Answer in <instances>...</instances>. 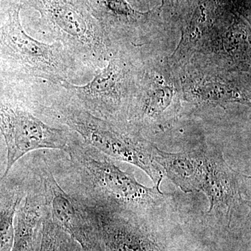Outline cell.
<instances>
[{
	"label": "cell",
	"mask_w": 251,
	"mask_h": 251,
	"mask_svg": "<svg viewBox=\"0 0 251 251\" xmlns=\"http://www.w3.org/2000/svg\"><path fill=\"white\" fill-rule=\"evenodd\" d=\"M206 148L183 152H166L153 146V161L163 173L184 193L201 191L204 176Z\"/></svg>",
	"instance_id": "8fae6325"
},
{
	"label": "cell",
	"mask_w": 251,
	"mask_h": 251,
	"mask_svg": "<svg viewBox=\"0 0 251 251\" xmlns=\"http://www.w3.org/2000/svg\"><path fill=\"white\" fill-rule=\"evenodd\" d=\"M66 151L69 155L75 177L87 199L94 204L112 210L154 204L165 194L160 185L149 188L140 184L134 175L124 171L113 160L73 135Z\"/></svg>",
	"instance_id": "3957f363"
},
{
	"label": "cell",
	"mask_w": 251,
	"mask_h": 251,
	"mask_svg": "<svg viewBox=\"0 0 251 251\" xmlns=\"http://www.w3.org/2000/svg\"><path fill=\"white\" fill-rule=\"evenodd\" d=\"M128 1L129 4H131L133 7L137 9V7H143V6H148V9H150V3L153 0H126Z\"/></svg>",
	"instance_id": "9a60e30c"
},
{
	"label": "cell",
	"mask_w": 251,
	"mask_h": 251,
	"mask_svg": "<svg viewBox=\"0 0 251 251\" xmlns=\"http://www.w3.org/2000/svg\"><path fill=\"white\" fill-rule=\"evenodd\" d=\"M185 100L176 62L166 57H145L128 123L138 130H164L176 120Z\"/></svg>",
	"instance_id": "8992f818"
},
{
	"label": "cell",
	"mask_w": 251,
	"mask_h": 251,
	"mask_svg": "<svg viewBox=\"0 0 251 251\" xmlns=\"http://www.w3.org/2000/svg\"><path fill=\"white\" fill-rule=\"evenodd\" d=\"M36 111L57 120L81 139L113 161L125 162L143 170L154 185H161L163 173L152 157L154 145L130 123L108 121L92 115L61 92L49 104L38 102Z\"/></svg>",
	"instance_id": "6da1fadb"
},
{
	"label": "cell",
	"mask_w": 251,
	"mask_h": 251,
	"mask_svg": "<svg viewBox=\"0 0 251 251\" xmlns=\"http://www.w3.org/2000/svg\"><path fill=\"white\" fill-rule=\"evenodd\" d=\"M144 59L138 47L115 45L106 64L89 83L59 85L69 100L94 116L128 123Z\"/></svg>",
	"instance_id": "7a4b0ae2"
},
{
	"label": "cell",
	"mask_w": 251,
	"mask_h": 251,
	"mask_svg": "<svg viewBox=\"0 0 251 251\" xmlns=\"http://www.w3.org/2000/svg\"><path fill=\"white\" fill-rule=\"evenodd\" d=\"M186 62L179 67L180 77L185 100L197 103L224 105L229 103L249 104L250 86L243 87L242 82L229 74L230 69L213 67L211 63Z\"/></svg>",
	"instance_id": "ba28073f"
},
{
	"label": "cell",
	"mask_w": 251,
	"mask_h": 251,
	"mask_svg": "<svg viewBox=\"0 0 251 251\" xmlns=\"http://www.w3.org/2000/svg\"><path fill=\"white\" fill-rule=\"evenodd\" d=\"M21 6L11 7L0 27V49L15 76L39 79L52 85L73 81L87 70L59 42H41L28 35L20 20Z\"/></svg>",
	"instance_id": "5b68a950"
},
{
	"label": "cell",
	"mask_w": 251,
	"mask_h": 251,
	"mask_svg": "<svg viewBox=\"0 0 251 251\" xmlns=\"http://www.w3.org/2000/svg\"><path fill=\"white\" fill-rule=\"evenodd\" d=\"M75 244L77 243L52 221L46 206L40 241L36 251H75V249L74 250Z\"/></svg>",
	"instance_id": "4fadbf2b"
},
{
	"label": "cell",
	"mask_w": 251,
	"mask_h": 251,
	"mask_svg": "<svg viewBox=\"0 0 251 251\" xmlns=\"http://www.w3.org/2000/svg\"><path fill=\"white\" fill-rule=\"evenodd\" d=\"M39 11L46 29L86 70L102 69L113 49L87 0H27Z\"/></svg>",
	"instance_id": "277c9868"
},
{
	"label": "cell",
	"mask_w": 251,
	"mask_h": 251,
	"mask_svg": "<svg viewBox=\"0 0 251 251\" xmlns=\"http://www.w3.org/2000/svg\"><path fill=\"white\" fill-rule=\"evenodd\" d=\"M41 182V180H40ZM35 181L20 203L14 220V238L11 251H36L40 241L46 204L42 184Z\"/></svg>",
	"instance_id": "7c38bea8"
},
{
	"label": "cell",
	"mask_w": 251,
	"mask_h": 251,
	"mask_svg": "<svg viewBox=\"0 0 251 251\" xmlns=\"http://www.w3.org/2000/svg\"><path fill=\"white\" fill-rule=\"evenodd\" d=\"M39 176L52 221L77 243L82 251H94L93 228L85 204L61 186L46 162L39 168Z\"/></svg>",
	"instance_id": "9c48e42d"
},
{
	"label": "cell",
	"mask_w": 251,
	"mask_h": 251,
	"mask_svg": "<svg viewBox=\"0 0 251 251\" xmlns=\"http://www.w3.org/2000/svg\"><path fill=\"white\" fill-rule=\"evenodd\" d=\"M201 0H161L158 13L168 27L186 25Z\"/></svg>",
	"instance_id": "5bb4252c"
},
{
	"label": "cell",
	"mask_w": 251,
	"mask_h": 251,
	"mask_svg": "<svg viewBox=\"0 0 251 251\" xmlns=\"http://www.w3.org/2000/svg\"><path fill=\"white\" fill-rule=\"evenodd\" d=\"M34 112V100L24 94L0 90V132L6 148L3 179L27 153L43 149L66 151L69 146L72 130L46 125Z\"/></svg>",
	"instance_id": "52a82bcc"
},
{
	"label": "cell",
	"mask_w": 251,
	"mask_h": 251,
	"mask_svg": "<svg viewBox=\"0 0 251 251\" xmlns=\"http://www.w3.org/2000/svg\"><path fill=\"white\" fill-rule=\"evenodd\" d=\"M0 153H1V145H0ZM1 181H2V180L0 179V184H1Z\"/></svg>",
	"instance_id": "2e32d148"
},
{
	"label": "cell",
	"mask_w": 251,
	"mask_h": 251,
	"mask_svg": "<svg viewBox=\"0 0 251 251\" xmlns=\"http://www.w3.org/2000/svg\"><path fill=\"white\" fill-rule=\"evenodd\" d=\"M244 175L234 171L219 151L206 149L204 176L201 191L209 202V214L232 216L243 204L246 191Z\"/></svg>",
	"instance_id": "30bf717a"
}]
</instances>
